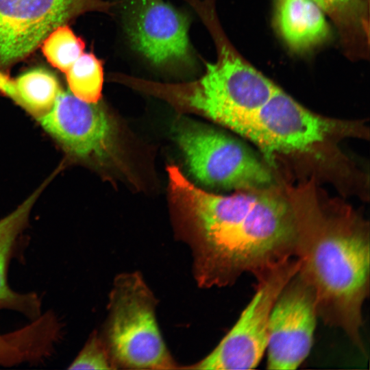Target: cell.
<instances>
[{
  "instance_id": "10",
  "label": "cell",
  "mask_w": 370,
  "mask_h": 370,
  "mask_svg": "<svg viewBox=\"0 0 370 370\" xmlns=\"http://www.w3.org/2000/svg\"><path fill=\"white\" fill-rule=\"evenodd\" d=\"M38 120L74 156L106 164L117 158L116 130L99 101L61 91L51 109Z\"/></svg>"
},
{
  "instance_id": "1",
  "label": "cell",
  "mask_w": 370,
  "mask_h": 370,
  "mask_svg": "<svg viewBox=\"0 0 370 370\" xmlns=\"http://www.w3.org/2000/svg\"><path fill=\"white\" fill-rule=\"evenodd\" d=\"M170 195L192 236L198 276L205 286L256 279L295 257V206L281 196L247 189L224 196L206 191L175 165L167 168Z\"/></svg>"
},
{
  "instance_id": "4",
  "label": "cell",
  "mask_w": 370,
  "mask_h": 370,
  "mask_svg": "<svg viewBox=\"0 0 370 370\" xmlns=\"http://www.w3.org/2000/svg\"><path fill=\"white\" fill-rule=\"evenodd\" d=\"M155 306L153 294L138 273L117 278L110 297L108 341L110 354L119 365L175 368L158 328Z\"/></svg>"
},
{
  "instance_id": "3",
  "label": "cell",
  "mask_w": 370,
  "mask_h": 370,
  "mask_svg": "<svg viewBox=\"0 0 370 370\" xmlns=\"http://www.w3.org/2000/svg\"><path fill=\"white\" fill-rule=\"evenodd\" d=\"M216 45L215 62L193 81L164 83L117 73V83L160 99L179 112L208 118L240 134L247 122L278 88L245 61L227 41L213 0H186Z\"/></svg>"
},
{
  "instance_id": "2",
  "label": "cell",
  "mask_w": 370,
  "mask_h": 370,
  "mask_svg": "<svg viewBox=\"0 0 370 370\" xmlns=\"http://www.w3.org/2000/svg\"><path fill=\"white\" fill-rule=\"evenodd\" d=\"M296 213L298 274L313 291L317 316L341 328L364 352L360 331L369 292V230L348 212L296 207Z\"/></svg>"
},
{
  "instance_id": "8",
  "label": "cell",
  "mask_w": 370,
  "mask_h": 370,
  "mask_svg": "<svg viewBox=\"0 0 370 370\" xmlns=\"http://www.w3.org/2000/svg\"><path fill=\"white\" fill-rule=\"evenodd\" d=\"M352 129L347 123L310 111L278 88L240 134L257 145L271 160L275 153L309 151Z\"/></svg>"
},
{
  "instance_id": "14",
  "label": "cell",
  "mask_w": 370,
  "mask_h": 370,
  "mask_svg": "<svg viewBox=\"0 0 370 370\" xmlns=\"http://www.w3.org/2000/svg\"><path fill=\"white\" fill-rule=\"evenodd\" d=\"M36 194L30 197L16 210L0 220V309L14 307L24 309L31 298L12 291L7 284V265L15 241L24 227L34 202Z\"/></svg>"
},
{
  "instance_id": "5",
  "label": "cell",
  "mask_w": 370,
  "mask_h": 370,
  "mask_svg": "<svg viewBox=\"0 0 370 370\" xmlns=\"http://www.w3.org/2000/svg\"><path fill=\"white\" fill-rule=\"evenodd\" d=\"M116 5L130 44L152 65L173 73L194 70L188 15L164 0H119Z\"/></svg>"
},
{
  "instance_id": "16",
  "label": "cell",
  "mask_w": 370,
  "mask_h": 370,
  "mask_svg": "<svg viewBox=\"0 0 370 370\" xmlns=\"http://www.w3.org/2000/svg\"><path fill=\"white\" fill-rule=\"evenodd\" d=\"M41 45L48 62L64 73L84 53L85 47L83 40L66 25L53 30Z\"/></svg>"
},
{
  "instance_id": "13",
  "label": "cell",
  "mask_w": 370,
  "mask_h": 370,
  "mask_svg": "<svg viewBox=\"0 0 370 370\" xmlns=\"http://www.w3.org/2000/svg\"><path fill=\"white\" fill-rule=\"evenodd\" d=\"M0 91L38 119L51 109L61 90L51 73L35 69L16 78L0 71Z\"/></svg>"
},
{
  "instance_id": "17",
  "label": "cell",
  "mask_w": 370,
  "mask_h": 370,
  "mask_svg": "<svg viewBox=\"0 0 370 370\" xmlns=\"http://www.w3.org/2000/svg\"><path fill=\"white\" fill-rule=\"evenodd\" d=\"M110 360L101 341L96 336L91 338L77 358L71 364L69 369H110Z\"/></svg>"
},
{
  "instance_id": "7",
  "label": "cell",
  "mask_w": 370,
  "mask_h": 370,
  "mask_svg": "<svg viewBox=\"0 0 370 370\" xmlns=\"http://www.w3.org/2000/svg\"><path fill=\"white\" fill-rule=\"evenodd\" d=\"M177 140L193 176L210 187L260 188L271 176L263 164L237 140L217 130L186 125Z\"/></svg>"
},
{
  "instance_id": "15",
  "label": "cell",
  "mask_w": 370,
  "mask_h": 370,
  "mask_svg": "<svg viewBox=\"0 0 370 370\" xmlns=\"http://www.w3.org/2000/svg\"><path fill=\"white\" fill-rule=\"evenodd\" d=\"M69 90L88 102H98L101 96L103 71L101 61L92 53H83L65 73Z\"/></svg>"
},
{
  "instance_id": "11",
  "label": "cell",
  "mask_w": 370,
  "mask_h": 370,
  "mask_svg": "<svg viewBox=\"0 0 370 370\" xmlns=\"http://www.w3.org/2000/svg\"><path fill=\"white\" fill-rule=\"evenodd\" d=\"M317 317L313 291L297 272L271 310L267 369L293 370L301 365L311 350Z\"/></svg>"
},
{
  "instance_id": "6",
  "label": "cell",
  "mask_w": 370,
  "mask_h": 370,
  "mask_svg": "<svg viewBox=\"0 0 370 370\" xmlns=\"http://www.w3.org/2000/svg\"><path fill=\"white\" fill-rule=\"evenodd\" d=\"M300 262L291 258L258 279L255 294L219 345L192 368L253 369L267 346L270 315L280 293L297 273Z\"/></svg>"
},
{
  "instance_id": "9",
  "label": "cell",
  "mask_w": 370,
  "mask_h": 370,
  "mask_svg": "<svg viewBox=\"0 0 370 370\" xmlns=\"http://www.w3.org/2000/svg\"><path fill=\"white\" fill-rule=\"evenodd\" d=\"M106 0H0V70L29 56L56 28L88 12L113 14Z\"/></svg>"
},
{
  "instance_id": "19",
  "label": "cell",
  "mask_w": 370,
  "mask_h": 370,
  "mask_svg": "<svg viewBox=\"0 0 370 370\" xmlns=\"http://www.w3.org/2000/svg\"><path fill=\"white\" fill-rule=\"evenodd\" d=\"M10 355V344L5 335L0 336V364L5 365Z\"/></svg>"
},
{
  "instance_id": "18",
  "label": "cell",
  "mask_w": 370,
  "mask_h": 370,
  "mask_svg": "<svg viewBox=\"0 0 370 370\" xmlns=\"http://www.w3.org/2000/svg\"><path fill=\"white\" fill-rule=\"evenodd\" d=\"M325 13L328 14L338 22H344L354 15L360 0H312Z\"/></svg>"
},
{
  "instance_id": "12",
  "label": "cell",
  "mask_w": 370,
  "mask_h": 370,
  "mask_svg": "<svg viewBox=\"0 0 370 370\" xmlns=\"http://www.w3.org/2000/svg\"><path fill=\"white\" fill-rule=\"evenodd\" d=\"M324 14L312 0H278V27L294 49L308 48L326 37L328 26Z\"/></svg>"
}]
</instances>
